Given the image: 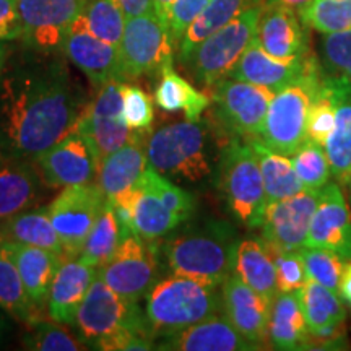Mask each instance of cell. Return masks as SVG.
Masks as SVG:
<instances>
[{"mask_svg":"<svg viewBox=\"0 0 351 351\" xmlns=\"http://www.w3.org/2000/svg\"><path fill=\"white\" fill-rule=\"evenodd\" d=\"M88 95L57 52H39L0 80V152L34 160L75 132Z\"/></svg>","mask_w":351,"mask_h":351,"instance_id":"obj_1","label":"cell"},{"mask_svg":"<svg viewBox=\"0 0 351 351\" xmlns=\"http://www.w3.org/2000/svg\"><path fill=\"white\" fill-rule=\"evenodd\" d=\"M238 244L230 225L213 221L166 241L163 252L173 275L219 287L234 271Z\"/></svg>","mask_w":351,"mask_h":351,"instance_id":"obj_2","label":"cell"},{"mask_svg":"<svg viewBox=\"0 0 351 351\" xmlns=\"http://www.w3.org/2000/svg\"><path fill=\"white\" fill-rule=\"evenodd\" d=\"M217 288L179 275L153 285L145 296V320L152 335H171L218 314L223 306Z\"/></svg>","mask_w":351,"mask_h":351,"instance_id":"obj_3","label":"cell"},{"mask_svg":"<svg viewBox=\"0 0 351 351\" xmlns=\"http://www.w3.org/2000/svg\"><path fill=\"white\" fill-rule=\"evenodd\" d=\"M148 163L169 179L200 182L213 174L212 135L200 121L161 125L148 138Z\"/></svg>","mask_w":351,"mask_h":351,"instance_id":"obj_4","label":"cell"},{"mask_svg":"<svg viewBox=\"0 0 351 351\" xmlns=\"http://www.w3.org/2000/svg\"><path fill=\"white\" fill-rule=\"evenodd\" d=\"M322 82V67L319 60L302 75L276 91L258 140L280 155L291 156L307 138V117L311 104Z\"/></svg>","mask_w":351,"mask_h":351,"instance_id":"obj_5","label":"cell"},{"mask_svg":"<svg viewBox=\"0 0 351 351\" xmlns=\"http://www.w3.org/2000/svg\"><path fill=\"white\" fill-rule=\"evenodd\" d=\"M218 179L232 218L251 230L261 228L267 199L261 165L251 143L234 138L221 148Z\"/></svg>","mask_w":351,"mask_h":351,"instance_id":"obj_6","label":"cell"},{"mask_svg":"<svg viewBox=\"0 0 351 351\" xmlns=\"http://www.w3.org/2000/svg\"><path fill=\"white\" fill-rule=\"evenodd\" d=\"M263 2L244 10L212 36H208L194 54L189 57L187 65L192 75L202 86L212 88L223 78L230 77L239 59L256 39L258 20Z\"/></svg>","mask_w":351,"mask_h":351,"instance_id":"obj_7","label":"cell"},{"mask_svg":"<svg viewBox=\"0 0 351 351\" xmlns=\"http://www.w3.org/2000/svg\"><path fill=\"white\" fill-rule=\"evenodd\" d=\"M145 322L137 302L122 298L99 276H96L78 307L73 326L78 330V339L95 348L101 340L125 328L143 333V335L152 333L148 324Z\"/></svg>","mask_w":351,"mask_h":351,"instance_id":"obj_8","label":"cell"},{"mask_svg":"<svg viewBox=\"0 0 351 351\" xmlns=\"http://www.w3.org/2000/svg\"><path fill=\"white\" fill-rule=\"evenodd\" d=\"M173 49L169 28L155 12L127 19L119 46L121 80L161 75L166 65L173 64Z\"/></svg>","mask_w":351,"mask_h":351,"instance_id":"obj_9","label":"cell"},{"mask_svg":"<svg viewBox=\"0 0 351 351\" xmlns=\"http://www.w3.org/2000/svg\"><path fill=\"white\" fill-rule=\"evenodd\" d=\"M98 182L64 187L51 202L47 213L64 244V261L80 256L86 236L106 205Z\"/></svg>","mask_w":351,"mask_h":351,"instance_id":"obj_10","label":"cell"},{"mask_svg":"<svg viewBox=\"0 0 351 351\" xmlns=\"http://www.w3.org/2000/svg\"><path fill=\"white\" fill-rule=\"evenodd\" d=\"M219 122L238 137L257 138L275 91L254 83L223 78L210 88Z\"/></svg>","mask_w":351,"mask_h":351,"instance_id":"obj_11","label":"cell"},{"mask_svg":"<svg viewBox=\"0 0 351 351\" xmlns=\"http://www.w3.org/2000/svg\"><path fill=\"white\" fill-rule=\"evenodd\" d=\"M158 254L153 241L138 234L121 239L114 256L98 269V276L125 300L138 302L155 285Z\"/></svg>","mask_w":351,"mask_h":351,"instance_id":"obj_12","label":"cell"},{"mask_svg":"<svg viewBox=\"0 0 351 351\" xmlns=\"http://www.w3.org/2000/svg\"><path fill=\"white\" fill-rule=\"evenodd\" d=\"M122 80L112 78L98 88V93L77 122V132L91 145L99 163L130 138L132 130L127 125L122 111Z\"/></svg>","mask_w":351,"mask_h":351,"instance_id":"obj_13","label":"cell"},{"mask_svg":"<svg viewBox=\"0 0 351 351\" xmlns=\"http://www.w3.org/2000/svg\"><path fill=\"white\" fill-rule=\"evenodd\" d=\"M23 39L39 52L64 51L70 26L85 8L86 0H16Z\"/></svg>","mask_w":351,"mask_h":351,"instance_id":"obj_14","label":"cell"},{"mask_svg":"<svg viewBox=\"0 0 351 351\" xmlns=\"http://www.w3.org/2000/svg\"><path fill=\"white\" fill-rule=\"evenodd\" d=\"M319 195L320 189L302 191L285 200L267 204L261 230L270 249L300 251L304 247Z\"/></svg>","mask_w":351,"mask_h":351,"instance_id":"obj_15","label":"cell"},{"mask_svg":"<svg viewBox=\"0 0 351 351\" xmlns=\"http://www.w3.org/2000/svg\"><path fill=\"white\" fill-rule=\"evenodd\" d=\"M33 161L46 186L52 189L90 184L98 179V156L77 130L52 145Z\"/></svg>","mask_w":351,"mask_h":351,"instance_id":"obj_16","label":"cell"},{"mask_svg":"<svg viewBox=\"0 0 351 351\" xmlns=\"http://www.w3.org/2000/svg\"><path fill=\"white\" fill-rule=\"evenodd\" d=\"M306 245L328 249L345 262L351 261V213L337 182L328 181L320 189Z\"/></svg>","mask_w":351,"mask_h":351,"instance_id":"obj_17","label":"cell"},{"mask_svg":"<svg viewBox=\"0 0 351 351\" xmlns=\"http://www.w3.org/2000/svg\"><path fill=\"white\" fill-rule=\"evenodd\" d=\"M221 306L226 319L245 340L262 350L269 340L271 302L232 271L221 285Z\"/></svg>","mask_w":351,"mask_h":351,"instance_id":"obj_18","label":"cell"},{"mask_svg":"<svg viewBox=\"0 0 351 351\" xmlns=\"http://www.w3.org/2000/svg\"><path fill=\"white\" fill-rule=\"evenodd\" d=\"M64 52L70 62L85 73L95 88H101L112 78L121 80L119 47L96 38L88 29L83 15L70 26L64 43Z\"/></svg>","mask_w":351,"mask_h":351,"instance_id":"obj_19","label":"cell"},{"mask_svg":"<svg viewBox=\"0 0 351 351\" xmlns=\"http://www.w3.org/2000/svg\"><path fill=\"white\" fill-rule=\"evenodd\" d=\"M256 41L276 59H295L309 52L307 26L300 12L278 3L263 2Z\"/></svg>","mask_w":351,"mask_h":351,"instance_id":"obj_20","label":"cell"},{"mask_svg":"<svg viewBox=\"0 0 351 351\" xmlns=\"http://www.w3.org/2000/svg\"><path fill=\"white\" fill-rule=\"evenodd\" d=\"M315 60L317 59L311 52L302 57H295V59H276L263 51L254 39L236 67L231 70L230 78L270 88L276 93L289 83L298 80Z\"/></svg>","mask_w":351,"mask_h":351,"instance_id":"obj_21","label":"cell"},{"mask_svg":"<svg viewBox=\"0 0 351 351\" xmlns=\"http://www.w3.org/2000/svg\"><path fill=\"white\" fill-rule=\"evenodd\" d=\"M158 350L173 351H252L256 345L236 330L226 315L215 314L207 320L184 328L160 341Z\"/></svg>","mask_w":351,"mask_h":351,"instance_id":"obj_22","label":"cell"},{"mask_svg":"<svg viewBox=\"0 0 351 351\" xmlns=\"http://www.w3.org/2000/svg\"><path fill=\"white\" fill-rule=\"evenodd\" d=\"M96 276L98 267L90 265L78 257L62 261L52 280L47 298V313L54 322L65 326L75 324L78 307Z\"/></svg>","mask_w":351,"mask_h":351,"instance_id":"obj_23","label":"cell"},{"mask_svg":"<svg viewBox=\"0 0 351 351\" xmlns=\"http://www.w3.org/2000/svg\"><path fill=\"white\" fill-rule=\"evenodd\" d=\"M322 82L335 108V124L324 148L330 163L332 178L345 184L351 173V83L345 78L326 75L324 72Z\"/></svg>","mask_w":351,"mask_h":351,"instance_id":"obj_24","label":"cell"},{"mask_svg":"<svg viewBox=\"0 0 351 351\" xmlns=\"http://www.w3.org/2000/svg\"><path fill=\"white\" fill-rule=\"evenodd\" d=\"M148 134L132 132L130 138L99 163L98 179L106 199H114L138 182L148 166Z\"/></svg>","mask_w":351,"mask_h":351,"instance_id":"obj_25","label":"cell"},{"mask_svg":"<svg viewBox=\"0 0 351 351\" xmlns=\"http://www.w3.org/2000/svg\"><path fill=\"white\" fill-rule=\"evenodd\" d=\"M44 186L34 161L7 158L0 166V221L33 208Z\"/></svg>","mask_w":351,"mask_h":351,"instance_id":"obj_26","label":"cell"},{"mask_svg":"<svg viewBox=\"0 0 351 351\" xmlns=\"http://www.w3.org/2000/svg\"><path fill=\"white\" fill-rule=\"evenodd\" d=\"M2 249L15 262L29 300L38 309H41L47 304L52 280L62 263V257L36 245L12 243V241H7Z\"/></svg>","mask_w":351,"mask_h":351,"instance_id":"obj_27","label":"cell"},{"mask_svg":"<svg viewBox=\"0 0 351 351\" xmlns=\"http://www.w3.org/2000/svg\"><path fill=\"white\" fill-rule=\"evenodd\" d=\"M309 327L302 314L298 293L280 291L271 301L269 341L275 350H304L309 343Z\"/></svg>","mask_w":351,"mask_h":351,"instance_id":"obj_28","label":"cell"},{"mask_svg":"<svg viewBox=\"0 0 351 351\" xmlns=\"http://www.w3.org/2000/svg\"><path fill=\"white\" fill-rule=\"evenodd\" d=\"M234 274L267 301L271 302L280 293L275 261L265 241L252 238L239 241Z\"/></svg>","mask_w":351,"mask_h":351,"instance_id":"obj_29","label":"cell"},{"mask_svg":"<svg viewBox=\"0 0 351 351\" xmlns=\"http://www.w3.org/2000/svg\"><path fill=\"white\" fill-rule=\"evenodd\" d=\"M296 293L311 335L326 339L345 322V306L335 291L307 280Z\"/></svg>","mask_w":351,"mask_h":351,"instance_id":"obj_30","label":"cell"},{"mask_svg":"<svg viewBox=\"0 0 351 351\" xmlns=\"http://www.w3.org/2000/svg\"><path fill=\"white\" fill-rule=\"evenodd\" d=\"M261 2L262 0H210L208 5L192 21L179 43V60L186 64L205 39L226 26L244 10Z\"/></svg>","mask_w":351,"mask_h":351,"instance_id":"obj_31","label":"cell"},{"mask_svg":"<svg viewBox=\"0 0 351 351\" xmlns=\"http://www.w3.org/2000/svg\"><path fill=\"white\" fill-rule=\"evenodd\" d=\"M261 165L267 204H274L306 191L293 168L291 158L265 147L258 138H249Z\"/></svg>","mask_w":351,"mask_h":351,"instance_id":"obj_32","label":"cell"},{"mask_svg":"<svg viewBox=\"0 0 351 351\" xmlns=\"http://www.w3.org/2000/svg\"><path fill=\"white\" fill-rule=\"evenodd\" d=\"M156 104L166 112L182 111L187 121H200L212 98L202 93L186 78L174 72L173 64L166 65L155 90Z\"/></svg>","mask_w":351,"mask_h":351,"instance_id":"obj_33","label":"cell"},{"mask_svg":"<svg viewBox=\"0 0 351 351\" xmlns=\"http://www.w3.org/2000/svg\"><path fill=\"white\" fill-rule=\"evenodd\" d=\"M5 232L7 241L46 249L62 257L64 244L52 225L47 208H29L15 217L8 218L0 226Z\"/></svg>","mask_w":351,"mask_h":351,"instance_id":"obj_34","label":"cell"},{"mask_svg":"<svg viewBox=\"0 0 351 351\" xmlns=\"http://www.w3.org/2000/svg\"><path fill=\"white\" fill-rule=\"evenodd\" d=\"M138 184V195L135 202L134 223L135 231L143 239L153 241L165 238L171 231L181 225L176 215L166 207L155 192Z\"/></svg>","mask_w":351,"mask_h":351,"instance_id":"obj_35","label":"cell"},{"mask_svg":"<svg viewBox=\"0 0 351 351\" xmlns=\"http://www.w3.org/2000/svg\"><path fill=\"white\" fill-rule=\"evenodd\" d=\"M121 243V226L117 221L112 204L106 200L103 212L99 213L95 226L86 236L78 258L93 267L104 265L114 256Z\"/></svg>","mask_w":351,"mask_h":351,"instance_id":"obj_36","label":"cell"},{"mask_svg":"<svg viewBox=\"0 0 351 351\" xmlns=\"http://www.w3.org/2000/svg\"><path fill=\"white\" fill-rule=\"evenodd\" d=\"M0 307L21 322L38 320V307L29 300L15 262L0 247Z\"/></svg>","mask_w":351,"mask_h":351,"instance_id":"obj_37","label":"cell"},{"mask_svg":"<svg viewBox=\"0 0 351 351\" xmlns=\"http://www.w3.org/2000/svg\"><path fill=\"white\" fill-rule=\"evenodd\" d=\"M82 15L96 38L116 47L121 46L127 19L117 0H86Z\"/></svg>","mask_w":351,"mask_h":351,"instance_id":"obj_38","label":"cell"},{"mask_svg":"<svg viewBox=\"0 0 351 351\" xmlns=\"http://www.w3.org/2000/svg\"><path fill=\"white\" fill-rule=\"evenodd\" d=\"M298 12L307 28H313L320 34L351 28V0H309Z\"/></svg>","mask_w":351,"mask_h":351,"instance_id":"obj_39","label":"cell"},{"mask_svg":"<svg viewBox=\"0 0 351 351\" xmlns=\"http://www.w3.org/2000/svg\"><path fill=\"white\" fill-rule=\"evenodd\" d=\"M289 158L306 191H319L330 181V163L324 145L306 138Z\"/></svg>","mask_w":351,"mask_h":351,"instance_id":"obj_40","label":"cell"},{"mask_svg":"<svg viewBox=\"0 0 351 351\" xmlns=\"http://www.w3.org/2000/svg\"><path fill=\"white\" fill-rule=\"evenodd\" d=\"M138 182L142 184L143 187L155 192V194L161 199V202H163L166 207L176 215V218L181 223L187 221V219L192 217V213H194V197L184 191V189L176 186L169 178H166V176L163 178L161 173H158L150 163H148L142 178L138 179Z\"/></svg>","mask_w":351,"mask_h":351,"instance_id":"obj_41","label":"cell"},{"mask_svg":"<svg viewBox=\"0 0 351 351\" xmlns=\"http://www.w3.org/2000/svg\"><path fill=\"white\" fill-rule=\"evenodd\" d=\"M300 256L304 263L307 280L339 293L340 278L345 267L343 258L328 249L311 247V245L300 249Z\"/></svg>","mask_w":351,"mask_h":351,"instance_id":"obj_42","label":"cell"},{"mask_svg":"<svg viewBox=\"0 0 351 351\" xmlns=\"http://www.w3.org/2000/svg\"><path fill=\"white\" fill-rule=\"evenodd\" d=\"M319 49L322 72L330 77L345 78L351 83V28L322 34Z\"/></svg>","mask_w":351,"mask_h":351,"instance_id":"obj_43","label":"cell"},{"mask_svg":"<svg viewBox=\"0 0 351 351\" xmlns=\"http://www.w3.org/2000/svg\"><path fill=\"white\" fill-rule=\"evenodd\" d=\"M28 335L25 337V346L29 350L39 351H80L85 350V343L82 340H77L67 330H64L60 326L56 324L44 322L38 319L33 324H29Z\"/></svg>","mask_w":351,"mask_h":351,"instance_id":"obj_44","label":"cell"},{"mask_svg":"<svg viewBox=\"0 0 351 351\" xmlns=\"http://www.w3.org/2000/svg\"><path fill=\"white\" fill-rule=\"evenodd\" d=\"M122 111L127 125L132 132H142V134H150L153 121H155V111H153L152 98L142 88L129 85L122 82Z\"/></svg>","mask_w":351,"mask_h":351,"instance_id":"obj_45","label":"cell"},{"mask_svg":"<svg viewBox=\"0 0 351 351\" xmlns=\"http://www.w3.org/2000/svg\"><path fill=\"white\" fill-rule=\"evenodd\" d=\"M333 124H335L333 101L324 82H320V88L313 104H311L309 117H307V138L324 145L328 135H330Z\"/></svg>","mask_w":351,"mask_h":351,"instance_id":"obj_46","label":"cell"},{"mask_svg":"<svg viewBox=\"0 0 351 351\" xmlns=\"http://www.w3.org/2000/svg\"><path fill=\"white\" fill-rule=\"evenodd\" d=\"M275 261L278 289L283 293H296L304 287L307 275L300 251H275L270 249Z\"/></svg>","mask_w":351,"mask_h":351,"instance_id":"obj_47","label":"cell"},{"mask_svg":"<svg viewBox=\"0 0 351 351\" xmlns=\"http://www.w3.org/2000/svg\"><path fill=\"white\" fill-rule=\"evenodd\" d=\"M210 0H176L169 15V34L174 47L179 46L187 28L204 12Z\"/></svg>","mask_w":351,"mask_h":351,"instance_id":"obj_48","label":"cell"},{"mask_svg":"<svg viewBox=\"0 0 351 351\" xmlns=\"http://www.w3.org/2000/svg\"><path fill=\"white\" fill-rule=\"evenodd\" d=\"M23 36L16 0H0V41H13Z\"/></svg>","mask_w":351,"mask_h":351,"instance_id":"obj_49","label":"cell"},{"mask_svg":"<svg viewBox=\"0 0 351 351\" xmlns=\"http://www.w3.org/2000/svg\"><path fill=\"white\" fill-rule=\"evenodd\" d=\"M122 12H124L125 19H132V16L147 15V13H153V0H117Z\"/></svg>","mask_w":351,"mask_h":351,"instance_id":"obj_50","label":"cell"},{"mask_svg":"<svg viewBox=\"0 0 351 351\" xmlns=\"http://www.w3.org/2000/svg\"><path fill=\"white\" fill-rule=\"evenodd\" d=\"M339 295L346 304L351 306V261L345 262L343 274H341L339 285Z\"/></svg>","mask_w":351,"mask_h":351,"instance_id":"obj_51","label":"cell"},{"mask_svg":"<svg viewBox=\"0 0 351 351\" xmlns=\"http://www.w3.org/2000/svg\"><path fill=\"white\" fill-rule=\"evenodd\" d=\"M176 0H153V8H155L156 16L169 28V15L171 8H173V3Z\"/></svg>","mask_w":351,"mask_h":351,"instance_id":"obj_52","label":"cell"},{"mask_svg":"<svg viewBox=\"0 0 351 351\" xmlns=\"http://www.w3.org/2000/svg\"><path fill=\"white\" fill-rule=\"evenodd\" d=\"M269 3H278V5H285L289 8H295V10H301L309 0H267Z\"/></svg>","mask_w":351,"mask_h":351,"instance_id":"obj_53","label":"cell"},{"mask_svg":"<svg viewBox=\"0 0 351 351\" xmlns=\"http://www.w3.org/2000/svg\"><path fill=\"white\" fill-rule=\"evenodd\" d=\"M7 59H8V49L5 44H3V41H0V80H2L3 72H5Z\"/></svg>","mask_w":351,"mask_h":351,"instance_id":"obj_54","label":"cell"},{"mask_svg":"<svg viewBox=\"0 0 351 351\" xmlns=\"http://www.w3.org/2000/svg\"><path fill=\"white\" fill-rule=\"evenodd\" d=\"M343 186L346 187V194H348V199H350V204H351V173L348 176V179H346Z\"/></svg>","mask_w":351,"mask_h":351,"instance_id":"obj_55","label":"cell"},{"mask_svg":"<svg viewBox=\"0 0 351 351\" xmlns=\"http://www.w3.org/2000/svg\"><path fill=\"white\" fill-rule=\"evenodd\" d=\"M5 243H7V236H5V232H3L2 228H0V247H2Z\"/></svg>","mask_w":351,"mask_h":351,"instance_id":"obj_56","label":"cell"},{"mask_svg":"<svg viewBox=\"0 0 351 351\" xmlns=\"http://www.w3.org/2000/svg\"><path fill=\"white\" fill-rule=\"evenodd\" d=\"M7 158H8V156H5V155H3L2 152H0V166H2L3 163H5V160H7Z\"/></svg>","mask_w":351,"mask_h":351,"instance_id":"obj_57","label":"cell"}]
</instances>
